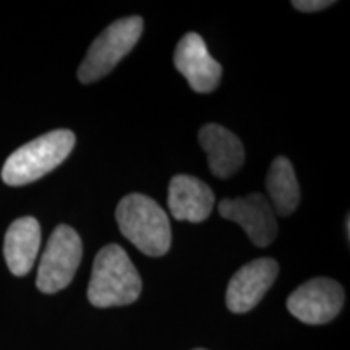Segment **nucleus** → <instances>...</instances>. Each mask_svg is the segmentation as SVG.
Here are the masks:
<instances>
[{"mask_svg":"<svg viewBox=\"0 0 350 350\" xmlns=\"http://www.w3.org/2000/svg\"><path fill=\"white\" fill-rule=\"evenodd\" d=\"M142 279L130 256L120 245L111 243L94 258L88 286V300L98 308L124 306L138 300Z\"/></svg>","mask_w":350,"mask_h":350,"instance_id":"1","label":"nucleus"},{"mask_svg":"<svg viewBox=\"0 0 350 350\" xmlns=\"http://www.w3.org/2000/svg\"><path fill=\"white\" fill-rule=\"evenodd\" d=\"M122 235L148 256H164L172 243L167 214L154 200L142 193L126 195L116 211Z\"/></svg>","mask_w":350,"mask_h":350,"instance_id":"2","label":"nucleus"},{"mask_svg":"<svg viewBox=\"0 0 350 350\" xmlns=\"http://www.w3.org/2000/svg\"><path fill=\"white\" fill-rule=\"evenodd\" d=\"M75 146V133L54 130L23 144L8 156L2 169V180L10 187L28 185L59 167Z\"/></svg>","mask_w":350,"mask_h":350,"instance_id":"3","label":"nucleus"},{"mask_svg":"<svg viewBox=\"0 0 350 350\" xmlns=\"http://www.w3.org/2000/svg\"><path fill=\"white\" fill-rule=\"evenodd\" d=\"M142 33V16H126L109 25L88 49L85 60L78 68L80 81L90 85L109 75L116 65L137 46Z\"/></svg>","mask_w":350,"mask_h":350,"instance_id":"4","label":"nucleus"},{"mask_svg":"<svg viewBox=\"0 0 350 350\" xmlns=\"http://www.w3.org/2000/svg\"><path fill=\"white\" fill-rule=\"evenodd\" d=\"M83 256L80 235L70 226H59L47 240L38 268L36 286L44 294H55L73 281Z\"/></svg>","mask_w":350,"mask_h":350,"instance_id":"5","label":"nucleus"},{"mask_svg":"<svg viewBox=\"0 0 350 350\" xmlns=\"http://www.w3.org/2000/svg\"><path fill=\"white\" fill-rule=\"evenodd\" d=\"M344 300V288L339 282L314 278L288 295L287 310L305 325H325L340 313Z\"/></svg>","mask_w":350,"mask_h":350,"instance_id":"6","label":"nucleus"},{"mask_svg":"<svg viewBox=\"0 0 350 350\" xmlns=\"http://www.w3.org/2000/svg\"><path fill=\"white\" fill-rule=\"evenodd\" d=\"M217 209L222 217L240 224L256 247H269L278 237L275 213L265 195L252 193L243 198H226L219 203Z\"/></svg>","mask_w":350,"mask_h":350,"instance_id":"7","label":"nucleus"},{"mask_svg":"<svg viewBox=\"0 0 350 350\" xmlns=\"http://www.w3.org/2000/svg\"><path fill=\"white\" fill-rule=\"evenodd\" d=\"M279 274L273 258H258L232 275L226 292L227 308L232 313H247L260 304Z\"/></svg>","mask_w":350,"mask_h":350,"instance_id":"8","label":"nucleus"},{"mask_svg":"<svg viewBox=\"0 0 350 350\" xmlns=\"http://www.w3.org/2000/svg\"><path fill=\"white\" fill-rule=\"evenodd\" d=\"M174 65L196 93H211L221 83V64L209 54L204 39L196 33H187L178 41Z\"/></svg>","mask_w":350,"mask_h":350,"instance_id":"9","label":"nucleus"},{"mask_svg":"<svg viewBox=\"0 0 350 350\" xmlns=\"http://www.w3.org/2000/svg\"><path fill=\"white\" fill-rule=\"evenodd\" d=\"M167 204L177 221L203 222L214 208V193L208 183L191 175H175L169 183Z\"/></svg>","mask_w":350,"mask_h":350,"instance_id":"10","label":"nucleus"},{"mask_svg":"<svg viewBox=\"0 0 350 350\" xmlns=\"http://www.w3.org/2000/svg\"><path fill=\"white\" fill-rule=\"evenodd\" d=\"M200 144L208 154V164L217 178H229L242 169L243 144L230 130L217 124H208L200 130Z\"/></svg>","mask_w":350,"mask_h":350,"instance_id":"11","label":"nucleus"},{"mask_svg":"<svg viewBox=\"0 0 350 350\" xmlns=\"http://www.w3.org/2000/svg\"><path fill=\"white\" fill-rule=\"evenodd\" d=\"M41 247V226L34 217H20L8 227L3 243V255L8 269L15 275L31 271Z\"/></svg>","mask_w":350,"mask_h":350,"instance_id":"12","label":"nucleus"},{"mask_svg":"<svg viewBox=\"0 0 350 350\" xmlns=\"http://www.w3.org/2000/svg\"><path fill=\"white\" fill-rule=\"evenodd\" d=\"M266 190L275 216H291L300 203V187L287 157H275L266 175Z\"/></svg>","mask_w":350,"mask_h":350,"instance_id":"13","label":"nucleus"},{"mask_svg":"<svg viewBox=\"0 0 350 350\" xmlns=\"http://www.w3.org/2000/svg\"><path fill=\"white\" fill-rule=\"evenodd\" d=\"M332 3L331 0H294L292 2V7H295L297 10L300 12H318V10H325V8L331 7Z\"/></svg>","mask_w":350,"mask_h":350,"instance_id":"14","label":"nucleus"},{"mask_svg":"<svg viewBox=\"0 0 350 350\" xmlns=\"http://www.w3.org/2000/svg\"><path fill=\"white\" fill-rule=\"evenodd\" d=\"M195 350H204V349H195Z\"/></svg>","mask_w":350,"mask_h":350,"instance_id":"15","label":"nucleus"}]
</instances>
